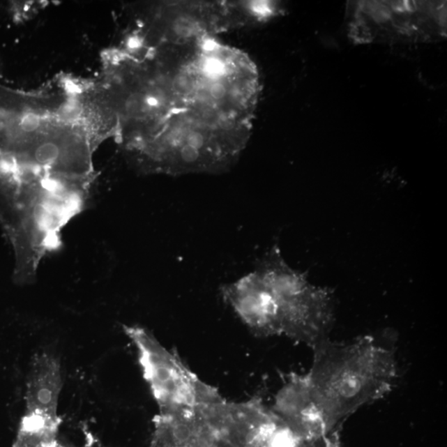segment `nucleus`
<instances>
[{
  "mask_svg": "<svg viewBox=\"0 0 447 447\" xmlns=\"http://www.w3.org/2000/svg\"><path fill=\"white\" fill-rule=\"evenodd\" d=\"M277 307L280 334L314 347L327 338L333 321L331 291L315 287L307 274L286 263L278 243L257 264Z\"/></svg>",
  "mask_w": 447,
  "mask_h": 447,
  "instance_id": "obj_4",
  "label": "nucleus"
},
{
  "mask_svg": "<svg viewBox=\"0 0 447 447\" xmlns=\"http://www.w3.org/2000/svg\"><path fill=\"white\" fill-rule=\"evenodd\" d=\"M91 181L0 158V220L15 249L17 282L34 281L42 259L59 248L61 229L86 205Z\"/></svg>",
  "mask_w": 447,
  "mask_h": 447,
  "instance_id": "obj_2",
  "label": "nucleus"
},
{
  "mask_svg": "<svg viewBox=\"0 0 447 447\" xmlns=\"http://www.w3.org/2000/svg\"><path fill=\"white\" fill-rule=\"evenodd\" d=\"M63 388L60 362L42 354L35 358L26 392V413L59 418V402Z\"/></svg>",
  "mask_w": 447,
  "mask_h": 447,
  "instance_id": "obj_9",
  "label": "nucleus"
},
{
  "mask_svg": "<svg viewBox=\"0 0 447 447\" xmlns=\"http://www.w3.org/2000/svg\"><path fill=\"white\" fill-rule=\"evenodd\" d=\"M348 6L349 34L356 43L446 37V2L358 1Z\"/></svg>",
  "mask_w": 447,
  "mask_h": 447,
  "instance_id": "obj_6",
  "label": "nucleus"
},
{
  "mask_svg": "<svg viewBox=\"0 0 447 447\" xmlns=\"http://www.w3.org/2000/svg\"><path fill=\"white\" fill-rule=\"evenodd\" d=\"M125 331L138 353L144 378L163 417H176L225 400L218 388L193 373L159 342L151 331L140 326H126Z\"/></svg>",
  "mask_w": 447,
  "mask_h": 447,
  "instance_id": "obj_5",
  "label": "nucleus"
},
{
  "mask_svg": "<svg viewBox=\"0 0 447 447\" xmlns=\"http://www.w3.org/2000/svg\"><path fill=\"white\" fill-rule=\"evenodd\" d=\"M271 409L302 439L329 436L307 374H290L278 391Z\"/></svg>",
  "mask_w": 447,
  "mask_h": 447,
  "instance_id": "obj_8",
  "label": "nucleus"
},
{
  "mask_svg": "<svg viewBox=\"0 0 447 447\" xmlns=\"http://www.w3.org/2000/svg\"><path fill=\"white\" fill-rule=\"evenodd\" d=\"M339 432H335L329 436L318 438L315 440H304L298 447H331L335 438L339 437Z\"/></svg>",
  "mask_w": 447,
  "mask_h": 447,
  "instance_id": "obj_10",
  "label": "nucleus"
},
{
  "mask_svg": "<svg viewBox=\"0 0 447 447\" xmlns=\"http://www.w3.org/2000/svg\"><path fill=\"white\" fill-rule=\"evenodd\" d=\"M149 52L157 87L152 134L132 149L159 174H211L245 149L256 108L245 76L213 37Z\"/></svg>",
  "mask_w": 447,
  "mask_h": 447,
  "instance_id": "obj_1",
  "label": "nucleus"
},
{
  "mask_svg": "<svg viewBox=\"0 0 447 447\" xmlns=\"http://www.w3.org/2000/svg\"><path fill=\"white\" fill-rule=\"evenodd\" d=\"M313 349L307 375L329 435L340 432L363 406L386 395L396 383L395 353L373 336L345 343L326 339Z\"/></svg>",
  "mask_w": 447,
  "mask_h": 447,
  "instance_id": "obj_3",
  "label": "nucleus"
},
{
  "mask_svg": "<svg viewBox=\"0 0 447 447\" xmlns=\"http://www.w3.org/2000/svg\"><path fill=\"white\" fill-rule=\"evenodd\" d=\"M220 293L252 333L259 338L281 335L272 291L258 270L223 285Z\"/></svg>",
  "mask_w": 447,
  "mask_h": 447,
  "instance_id": "obj_7",
  "label": "nucleus"
},
{
  "mask_svg": "<svg viewBox=\"0 0 447 447\" xmlns=\"http://www.w3.org/2000/svg\"><path fill=\"white\" fill-rule=\"evenodd\" d=\"M339 437L335 438V439L333 442V444H331V447H340V437Z\"/></svg>",
  "mask_w": 447,
  "mask_h": 447,
  "instance_id": "obj_11",
  "label": "nucleus"
}]
</instances>
